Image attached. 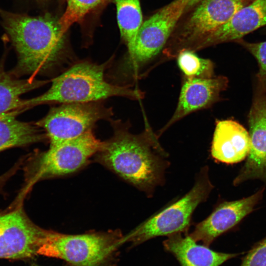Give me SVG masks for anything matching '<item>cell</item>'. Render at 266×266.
Returning a JSON list of instances; mask_svg holds the SVG:
<instances>
[{"label": "cell", "mask_w": 266, "mask_h": 266, "mask_svg": "<svg viewBox=\"0 0 266 266\" xmlns=\"http://www.w3.org/2000/svg\"><path fill=\"white\" fill-rule=\"evenodd\" d=\"M112 137L102 142L97 153L100 162L148 196L165 181L169 165L168 154L157 133L148 123L141 133L130 132L129 122L111 121Z\"/></svg>", "instance_id": "6da1fadb"}, {"label": "cell", "mask_w": 266, "mask_h": 266, "mask_svg": "<svg viewBox=\"0 0 266 266\" xmlns=\"http://www.w3.org/2000/svg\"><path fill=\"white\" fill-rule=\"evenodd\" d=\"M1 24L15 50V76L49 74L65 63V34L50 15L31 16L0 8Z\"/></svg>", "instance_id": "7a4b0ae2"}, {"label": "cell", "mask_w": 266, "mask_h": 266, "mask_svg": "<svg viewBox=\"0 0 266 266\" xmlns=\"http://www.w3.org/2000/svg\"><path fill=\"white\" fill-rule=\"evenodd\" d=\"M109 62L97 64L88 61L73 64L52 80L50 87L42 94L24 100L22 109L50 103H84L100 101L113 97L139 100L144 98L141 90L130 85L108 82L104 72Z\"/></svg>", "instance_id": "3957f363"}, {"label": "cell", "mask_w": 266, "mask_h": 266, "mask_svg": "<svg viewBox=\"0 0 266 266\" xmlns=\"http://www.w3.org/2000/svg\"><path fill=\"white\" fill-rule=\"evenodd\" d=\"M213 188L208 166H204L197 174L188 193L124 235V243L131 242L135 246L154 237L188 233L194 211L206 200Z\"/></svg>", "instance_id": "277c9868"}, {"label": "cell", "mask_w": 266, "mask_h": 266, "mask_svg": "<svg viewBox=\"0 0 266 266\" xmlns=\"http://www.w3.org/2000/svg\"><path fill=\"white\" fill-rule=\"evenodd\" d=\"M253 0H202L177 24L162 52L161 61L176 59L182 51L195 52L206 36L229 21ZM189 10V11H190Z\"/></svg>", "instance_id": "5b68a950"}, {"label": "cell", "mask_w": 266, "mask_h": 266, "mask_svg": "<svg viewBox=\"0 0 266 266\" xmlns=\"http://www.w3.org/2000/svg\"><path fill=\"white\" fill-rule=\"evenodd\" d=\"M182 0H174L142 23L134 45L128 52L123 69L132 82L144 77L163 51L177 24L185 12Z\"/></svg>", "instance_id": "8992f818"}, {"label": "cell", "mask_w": 266, "mask_h": 266, "mask_svg": "<svg viewBox=\"0 0 266 266\" xmlns=\"http://www.w3.org/2000/svg\"><path fill=\"white\" fill-rule=\"evenodd\" d=\"M119 230L66 234L47 231L38 255L56 258L73 266H97L124 243Z\"/></svg>", "instance_id": "52a82bcc"}, {"label": "cell", "mask_w": 266, "mask_h": 266, "mask_svg": "<svg viewBox=\"0 0 266 266\" xmlns=\"http://www.w3.org/2000/svg\"><path fill=\"white\" fill-rule=\"evenodd\" d=\"M102 143L92 130L74 138L50 144L46 151L29 157L24 168L27 186L23 192L26 193L39 180L77 171L98 152Z\"/></svg>", "instance_id": "ba28073f"}, {"label": "cell", "mask_w": 266, "mask_h": 266, "mask_svg": "<svg viewBox=\"0 0 266 266\" xmlns=\"http://www.w3.org/2000/svg\"><path fill=\"white\" fill-rule=\"evenodd\" d=\"M111 108L100 101L62 103L51 108L35 124L45 132L50 144L78 137L92 130L99 121L109 119Z\"/></svg>", "instance_id": "9c48e42d"}, {"label": "cell", "mask_w": 266, "mask_h": 266, "mask_svg": "<svg viewBox=\"0 0 266 266\" xmlns=\"http://www.w3.org/2000/svg\"><path fill=\"white\" fill-rule=\"evenodd\" d=\"M22 199L19 197L7 208L0 209V258L20 260L38 255L46 230L29 218Z\"/></svg>", "instance_id": "30bf717a"}, {"label": "cell", "mask_w": 266, "mask_h": 266, "mask_svg": "<svg viewBox=\"0 0 266 266\" xmlns=\"http://www.w3.org/2000/svg\"><path fill=\"white\" fill-rule=\"evenodd\" d=\"M250 148L233 180L239 186L249 180L262 182L266 191V90L258 88L249 115Z\"/></svg>", "instance_id": "8fae6325"}, {"label": "cell", "mask_w": 266, "mask_h": 266, "mask_svg": "<svg viewBox=\"0 0 266 266\" xmlns=\"http://www.w3.org/2000/svg\"><path fill=\"white\" fill-rule=\"evenodd\" d=\"M265 191L263 186L248 197L220 203L205 219L196 225L189 235L195 241L209 247L218 236L233 228L254 210Z\"/></svg>", "instance_id": "7c38bea8"}, {"label": "cell", "mask_w": 266, "mask_h": 266, "mask_svg": "<svg viewBox=\"0 0 266 266\" xmlns=\"http://www.w3.org/2000/svg\"><path fill=\"white\" fill-rule=\"evenodd\" d=\"M228 84L227 78L222 75L209 78L183 77L176 108L170 119L157 132L158 135L190 113L211 107L219 100Z\"/></svg>", "instance_id": "4fadbf2b"}, {"label": "cell", "mask_w": 266, "mask_h": 266, "mask_svg": "<svg viewBox=\"0 0 266 266\" xmlns=\"http://www.w3.org/2000/svg\"><path fill=\"white\" fill-rule=\"evenodd\" d=\"M266 25V0H253L204 38L197 46L195 51L220 43L236 42Z\"/></svg>", "instance_id": "5bb4252c"}, {"label": "cell", "mask_w": 266, "mask_h": 266, "mask_svg": "<svg viewBox=\"0 0 266 266\" xmlns=\"http://www.w3.org/2000/svg\"><path fill=\"white\" fill-rule=\"evenodd\" d=\"M250 148L249 133L232 119L217 120L211 146V155L216 161L234 164L245 160Z\"/></svg>", "instance_id": "9a60e30c"}, {"label": "cell", "mask_w": 266, "mask_h": 266, "mask_svg": "<svg viewBox=\"0 0 266 266\" xmlns=\"http://www.w3.org/2000/svg\"><path fill=\"white\" fill-rule=\"evenodd\" d=\"M164 249L173 255L180 266H220L240 253L217 252L193 240L188 233H177L163 242Z\"/></svg>", "instance_id": "2e32d148"}, {"label": "cell", "mask_w": 266, "mask_h": 266, "mask_svg": "<svg viewBox=\"0 0 266 266\" xmlns=\"http://www.w3.org/2000/svg\"><path fill=\"white\" fill-rule=\"evenodd\" d=\"M21 113L15 110L0 114V152L42 142L47 138L35 123L18 120L17 116Z\"/></svg>", "instance_id": "e0dca14e"}, {"label": "cell", "mask_w": 266, "mask_h": 266, "mask_svg": "<svg viewBox=\"0 0 266 266\" xmlns=\"http://www.w3.org/2000/svg\"><path fill=\"white\" fill-rule=\"evenodd\" d=\"M5 59L0 60V114L18 110L21 113L23 100L21 96L48 82L31 77L20 79L5 67Z\"/></svg>", "instance_id": "ac0fdd59"}, {"label": "cell", "mask_w": 266, "mask_h": 266, "mask_svg": "<svg viewBox=\"0 0 266 266\" xmlns=\"http://www.w3.org/2000/svg\"><path fill=\"white\" fill-rule=\"evenodd\" d=\"M115 3L121 36L130 52L143 23L140 0H115Z\"/></svg>", "instance_id": "d6986e66"}, {"label": "cell", "mask_w": 266, "mask_h": 266, "mask_svg": "<svg viewBox=\"0 0 266 266\" xmlns=\"http://www.w3.org/2000/svg\"><path fill=\"white\" fill-rule=\"evenodd\" d=\"M176 59L183 77L209 78L214 76V63L209 59L200 58L194 51L183 50Z\"/></svg>", "instance_id": "ffe728a7"}, {"label": "cell", "mask_w": 266, "mask_h": 266, "mask_svg": "<svg viewBox=\"0 0 266 266\" xmlns=\"http://www.w3.org/2000/svg\"><path fill=\"white\" fill-rule=\"evenodd\" d=\"M106 0H66V7L59 19L62 33L73 24L81 21L90 12L103 3Z\"/></svg>", "instance_id": "44dd1931"}, {"label": "cell", "mask_w": 266, "mask_h": 266, "mask_svg": "<svg viewBox=\"0 0 266 266\" xmlns=\"http://www.w3.org/2000/svg\"><path fill=\"white\" fill-rule=\"evenodd\" d=\"M236 42L245 47L257 60L259 66L257 75L258 87L266 90V41L251 43L241 39Z\"/></svg>", "instance_id": "7402d4cb"}, {"label": "cell", "mask_w": 266, "mask_h": 266, "mask_svg": "<svg viewBox=\"0 0 266 266\" xmlns=\"http://www.w3.org/2000/svg\"><path fill=\"white\" fill-rule=\"evenodd\" d=\"M240 266H266V236L254 245L242 258Z\"/></svg>", "instance_id": "603a6c76"}, {"label": "cell", "mask_w": 266, "mask_h": 266, "mask_svg": "<svg viewBox=\"0 0 266 266\" xmlns=\"http://www.w3.org/2000/svg\"><path fill=\"white\" fill-rule=\"evenodd\" d=\"M17 170V168L13 166L6 172L0 175V193H2L6 182L15 174Z\"/></svg>", "instance_id": "cb8c5ba5"}, {"label": "cell", "mask_w": 266, "mask_h": 266, "mask_svg": "<svg viewBox=\"0 0 266 266\" xmlns=\"http://www.w3.org/2000/svg\"><path fill=\"white\" fill-rule=\"evenodd\" d=\"M202 0H182L185 3L186 6L185 13L188 12Z\"/></svg>", "instance_id": "d4e9b609"}, {"label": "cell", "mask_w": 266, "mask_h": 266, "mask_svg": "<svg viewBox=\"0 0 266 266\" xmlns=\"http://www.w3.org/2000/svg\"></svg>", "instance_id": "484cf974"}, {"label": "cell", "mask_w": 266, "mask_h": 266, "mask_svg": "<svg viewBox=\"0 0 266 266\" xmlns=\"http://www.w3.org/2000/svg\"></svg>", "instance_id": "4316f807"}]
</instances>
